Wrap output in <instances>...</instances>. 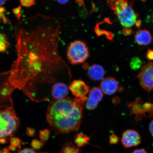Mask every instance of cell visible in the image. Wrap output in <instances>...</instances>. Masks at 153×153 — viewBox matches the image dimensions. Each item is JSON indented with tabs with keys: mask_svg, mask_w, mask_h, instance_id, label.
<instances>
[{
	"mask_svg": "<svg viewBox=\"0 0 153 153\" xmlns=\"http://www.w3.org/2000/svg\"><path fill=\"white\" fill-rule=\"evenodd\" d=\"M21 4L24 6L30 7L35 4V1L33 0H25V1H20Z\"/></svg>",
	"mask_w": 153,
	"mask_h": 153,
	"instance_id": "ffe728a7",
	"label": "cell"
},
{
	"mask_svg": "<svg viewBox=\"0 0 153 153\" xmlns=\"http://www.w3.org/2000/svg\"><path fill=\"white\" fill-rule=\"evenodd\" d=\"M137 77L143 89L148 92L153 91V63H149L143 66Z\"/></svg>",
	"mask_w": 153,
	"mask_h": 153,
	"instance_id": "8992f818",
	"label": "cell"
},
{
	"mask_svg": "<svg viewBox=\"0 0 153 153\" xmlns=\"http://www.w3.org/2000/svg\"><path fill=\"white\" fill-rule=\"evenodd\" d=\"M0 42H2L7 44V45H9L5 36L3 34L1 33H0Z\"/></svg>",
	"mask_w": 153,
	"mask_h": 153,
	"instance_id": "4316f807",
	"label": "cell"
},
{
	"mask_svg": "<svg viewBox=\"0 0 153 153\" xmlns=\"http://www.w3.org/2000/svg\"><path fill=\"white\" fill-rule=\"evenodd\" d=\"M141 64H142V62L138 57H135L132 59L130 63V65L131 68L133 69L136 70L139 68L141 66Z\"/></svg>",
	"mask_w": 153,
	"mask_h": 153,
	"instance_id": "e0dca14e",
	"label": "cell"
},
{
	"mask_svg": "<svg viewBox=\"0 0 153 153\" xmlns=\"http://www.w3.org/2000/svg\"><path fill=\"white\" fill-rule=\"evenodd\" d=\"M35 134L36 131L33 128L29 127L27 128L26 134L28 137H33Z\"/></svg>",
	"mask_w": 153,
	"mask_h": 153,
	"instance_id": "603a6c76",
	"label": "cell"
},
{
	"mask_svg": "<svg viewBox=\"0 0 153 153\" xmlns=\"http://www.w3.org/2000/svg\"><path fill=\"white\" fill-rule=\"evenodd\" d=\"M7 45H8L4 43L0 42V52L5 51L6 50Z\"/></svg>",
	"mask_w": 153,
	"mask_h": 153,
	"instance_id": "484cf974",
	"label": "cell"
},
{
	"mask_svg": "<svg viewBox=\"0 0 153 153\" xmlns=\"http://www.w3.org/2000/svg\"><path fill=\"white\" fill-rule=\"evenodd\" d=\"M89 51L86 43L81 40H76L69 45L67 51V57L72 65L82 64L87 60Z\"/></svg>",
	"mask_w": 153,
	"mask_h": 153,
	"instance_id": "5b68a950",
	"label": "cell"
},
{
	"mask_svg": "<svg viewBox=\"0 0 153 153\" xmlns=\"http://www.w3.org/2000/svg\"><path fill=\"white\" fill-rule=\"evenodd\" d=\"M5 2V1H0V6L4 4Z\"/></svg>",
	"mask_w": 153,
	"mask_h": 153,
	"instance_id": "836d02e7",
	"label": "cell"
},
{
	"mask_svg": "<svg viewBox=\"0 0 153 153\" xmlns=\"http://www.w3.org/2000/svg\"><path fill=\"white\" fill-rule=\"evenodd\" d=\"M69 89L76 98H82L86 97L89 92V87L81 80H75L71 83Z\"/></svg>",
	"mask_w": 153,
	"mask_h": 153,
	"instance_id": "9c48e42d",
	"label": "cell"
},
{
	"mask_svg": "<svg viewBox=\"0 0 153 153\" xmlns=\"http://www.w3.org/2000/svg\"><path fill=\"white\" fill-rule=\"evenodd\" d=\"M90 137L82 133L76 134L74 141L77 146L81 148L85 146L89 143Z\"/></svg>",
	"mask_w": 153,
	"mask_h": 153,
	"instance_id": "5bb4252c",
	"label": "cell"
},
{
	"mask_svg": "<svg viewBox=\"0 0 153 153\" xmlns=\"http://www.w3.org/2000/svg\"><path fill=\"white\" fill-rule=\"evenodd\" d=\"M131 153H148L144 149H135Z\"/></svg>",
	"mask_w": 153,
	"mask_h": 153,
	"instance_id": "83f0119b",
	"label": "cell"
},
{
	"mask_svg": "<svg viewBox=\"0 0 153 153\" xmlns=\"http://www.w3.org/2000/svg\"><path fill=\"white\" fill-rule=\"evenodd\" d=\"M50 136V131L48 129L39 131V137L42 142H45L48 140Z\"/></svg>",
	"mask_w": 153,
	"mask_h": 153,
	"instance_id": "2e32d148",
	"label": "cell"
},
{
	"mask_svg": "<svg viewBox=\"0 0 153 153\" xmlns=\"http://www.w3.org/2000/svg\"><path fill=\"white\" fill-rule=\"evenodd\" d=\"M88 97H66L62 100H53L48 106L46 118L53 131L68 133L79 128L83 117V110Z\"/></svg>",
	"mask_w": 153,
	"mask_h": 153,
	"instance_id": "7a4b0ae2",
	"label": "cell"
},
{
	"mask_svg": "<svg viewBox=\"0 0 153 153\" xmlns=\"http://www.w3.org/2000/svg\"><path fill=\"white\" fill-rule=\"evenodd\" d=\"M7 149H8L9 151H14L16 150V148L12 146V145H10L8 147V148H7Z\"/></svg>",
	"mask_w": 153,
	"mask_h": 153,
	"instance_id": "4dcf8cb0",
	"label": "cell"
},
{
	"mask_svg": "<svg viewBox=\"0 0 153 153\" xmlns=\"http://www.w3.org/2000/svg\"><path fill=\"white\" fill-rule=\"evenodd\" d=\"M59 153H80L79 150L73 145H68L63 148Z\"/></svg>",
	"mask_w": 153,
	"mask_h": 153,
	"instance_id": "9a60e30c",
	"label": "cell"
},
{
	"mask_svg": "<svg viewBox=\"0 0 153 153\" xmlns=\"http://www.w3.org/2000/svg\"><path fill=\"white\" fill-rule=\"evenodd\" d=\"M60 24L54 17L40 14L15 26L16 58L2 74L1 85L11 94L18 89L37 102L51 97L53 85L71 77L69 67L59 54Z\"/></svg>",
	"mask_w": 153,
	"mask_h": 153,
	"instance_id": "6da1fadb",
	"label": "cell"
},
{
	"mask_svg": "<svg viewBox=\"0 0 153 153\" xmlns=\"http://www.w3.org/2000/svg\"><path fill=\"white\" fill-rule=\"evenodd\" d=\"M59 3L61 4H65L68 2V1H57Z\"/></svg>",
	"mask_w": 153,
	"mask_h": 153,
	"instance_id": "d6a6232c",
	"label": "cell"
},
{
	"mask_svg": "<svg viewBox=\"0 0 153 153\" xmlns=\"http://www.w3.org/2000/svg\"><path fill=\"white\" fill-rule=\"evenodd\" d=\"M16 153H46L45 152H36L35 150H33V149L26 148H24L22 150H20L19 152H17Z\"/></svg>",
	"mask_w": 153,
	"mask_h": 153,
	"instance_id": "7402d4cb",
	"label": "cell"
},
{
	"mask_svg": "<svg viewBox=\"0 0 153 153\" xmlns=\"http://www.w3.org/2000/svg\"><path fill=\"white\" fill-rule=\"evenodd\" d=\"M103 93L100 88H93L89 92L88 97L85 103L86 108L89 110L95 109L98 106L99 103L102 100Z\"/></svg>",
	"mask_w": 153,
	"mask_h": 153,
	"instance_id": "ba28073f",
	"label": "cell"
},
{
	"mask_svg": "<svg viewBox=\"0 0 153 153\" xmlns=\"http://www.w3.org/2000/svg\"><path fill=\"white\" fill-rule=\"evenodd\" d=\"M140 135L137 131L128 129L124 131L122 135L121 142L126 148L137 146L141 143Z\"/></svg>",
	"mask_w": 153,
	"mask_h": 153,
	"instance_id": "52a82bcc",
	"label": "cell"
},
{
	"mask_svg": "<svg viewBox=\"0 0 153 153\" xmlns=\"http://www.w3.org/2000/svg\"><path fill=\"white\" fill-rule=\"evenodd\" d=\"M7 148H4L2 150L1 153H11Z\"/></svg>",
	"mask_w": 153,
	"mask_h": 153,
	"instance_id": "1f68e13d",
	"label": "cell"
},
{
	"mask_svg": "<svg viewBox=\"0 0 153 153\" xmlns=\"http://www.w3.org/2000/svg\"><path fill=\"white\" fill-rule=\"evenodd\" d=\"M44 143L42 141H40L36 139L32 140L31 143V146L32 149L34 150H40L43 146Z\"/></svg>",
	"mask_w": 153,
	"mask_h": 153,
	"instance_id": "ac0fdd59",
	"label": "cell"
},
{
	"mask_svg": "<svg viewBox=\"0 0 153 153\" xmlns=\"http://www.w3.org/2000/svg\"><path fill=\"white\" fill-rule=\"evenodd\" d=\"M136 42L140 45H149L152 41V36L149 30H139L136 33L135 36Z\"/></svg>",
	"mask_w": 153,
	"mask_h": 153,
	"instance_id": "4fadbf2b",
	"label": "cell"
},
{
	"mask_svg": "<svg viewBox=\"0 0 153 153\" xmlns=\"http://www.w3.org/2000/svg\"><path fill=\"white\" fill-rule=\"evenodd\" d=\"M10 143L11 145L16 148L20 147L22 144V141L21 140L16 137H11L10 139Z\"/></svg>",
	"mask_w": 153,
	"mask_h": 153,
	"instance_id": "d6986e66",
	"label": "cell"
},
{
	"mask_svg": "<svg viewBox=\"0 0 153 153\" xmlns=\"http://www.w3.org/2000/svg\"><path fill=\"white\" fill-rule=\"evenodd\" d=\"M68 93L69 88L62 82L55 83L51 89V96L54 100H62L66 98Z\"/></svg>",
	"mask_w": 153,
	"mask_h": 153,
	"instance_id": "8fae6325",
	"label": "cell"
},
{
	"mask_svg": "<svg viewBox=\"0 0 153 153\" xmlns=\"http://www.w3.org/2000/svg\"><path fill=\"white\" fill-rule=\"evenodd\" d=\"M110 1L109 5L114 10L122 26L129 28L136 24L138 15L128 1L120 0Z\"/></svg>",
	"mask_w": 153,
	"mask_h": 153,
	"instance_id": "3957f363",
	"label": "cell"
},
{
	"mask_svg": "<svg viewBox=\"0 0 153 153\" xmlns=\"http://www.w3.org/2000/svg\"><path fill=\"white\" fill-rule=\"evenodd\" d=\"M105 74L104 68L101 65L95 64L90 66L88 70V75L94 81H99L104 79Z\"/></svg>",
	"mask_w": 153,
	"mask_h": 153,
	"instance_id": "7c38bea8",
	"label": "cell"
},
{
	"mask_svg": "<svg viewBox=\"0 0 153 153\" xmlns=\"http://www.w3.org/2000/svg\"><path fill=\"white\" fill-rule=\"evenodd\" d=\"M149 130L150 133L153 136V120L151 122L149 125Z\"/></svg>",
	"mask_w": 153,
	"mask_h": 153,
	"instance_id": "f546056e",
	"label": "cell"
},
{
	"mask_svg": "<svg viewBox=\"0 0 153 153\" xmlns=\"http://www.w3.org/2000/svg\"><path fill=\"white\" fill-rule=\"evenodd\" d=\"M124 29V31H123L124 34L126 35H128L131 34V30L129 28H126Z\"/></svg>",
	"mask_w": 153,
	"mask_h": 153,
	"instance_id": "f1b7e54d",
	"label": "cell"
},
{
	"mask_svg": "<svg viewBox=\"0 0 153 153\" xmlns=\"http://www.w3.org/2000/svg\"><path fill=\"white\" fill-rule=\"evenodd\" d=\"M147 59L149 60L153 61V50H149L146 54Z\"/></svg>",
	"mask_w": 153,
	"mask_h": 153,
	"instance_id": "d4e9b609",
	"label": "cell"
},
{
	"mask_svg": "<svg viewBox=\"0 0 153 153\" xmlns=\"http://www.w3.org/2000/svg\"><path fill=\"white\" fill-rule=\"evenodd\" d=\"M109 141L110 144H116L119 141V138L117 136L114 134H112L110 136Z\"/></svg>",
	"mask_w": 153,
	"mask_h": 153,
	"instance_id": "44dd1931",
	"label": "cell"
},
{
	"mask_svg": "<svg viewBox=\"0 0 153 153\" xmlns=\"http://www.w3.org/2000/svg\"><path fill=\"white\" fill-rule=\"evenodd\" d=\"M20 125V120L14 108L0 109V140L11 137Z\"/></svg>",
	"mask_w": 153,
	"mask_h": 153,
	"instance_id": "277c9868",
	"label": "cell"
},
{
	"mask_svg": "<svg viewBox=\"0 0 153 153\" xmlns=\"http://www.w3.org/2000/svg\"><path fill=\"white\" fill-rule=\"evenodd\" d=\"M21 7L19 6L16 8L13 9V11L14 14L15 15L17 18L19 19L21 16Z\"/></svg>",
	"mask_w": 153,
	"mask_h": 153,
	"instance_id": "cb8c5ba5",
	"label": "cell"
},
{
	"mask_svg": "<svg viewBox=\"0 0 153 153\" xmlns=\"http://www.w3.org/2000/svg\"><path fill=\"white\" fill-rule=\"evenodd\" d=\"M100 88L105 94L108 95H112L118 90V82L113 77L104 78L101 82Z\"/></svg>",
	"mask_w": 153,
	"mask_h": 153,
	"instance_id": "30bf717a",
	"label": "cell"
}]
</instances>
